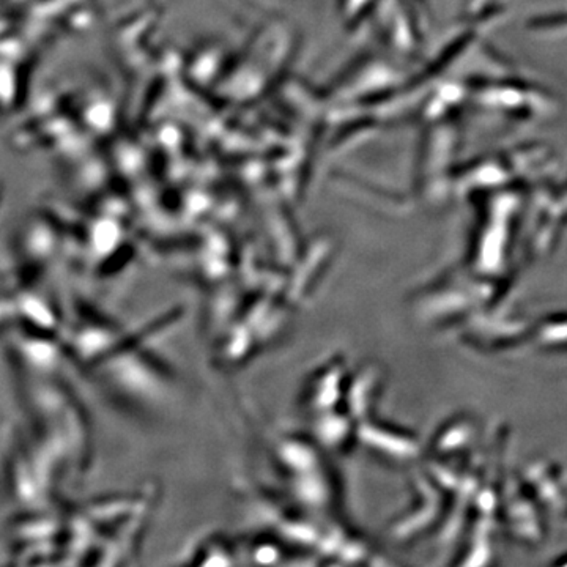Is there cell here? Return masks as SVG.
I'll return each instance as SVG.
<instances>
[{
  "label": "cell",
  "instance_id": "obj_3",
  "mask_svg": "<svg viewBox=\"0 0 567 567\" xmlns=\"http://www.w3.org/2000/svg\"><path fill=\"white\" fill-rule=\"evenodd\" d=\"M290 478V490L301 506L314 510H325L331 506L335 500V487L322 466Z\"/></svg>",
  "mask_w": 567,
  "mask_h": 567
},
{
  "label": "cell",
  "instance_id": "obj_1",
  "mask_svg": "<svg viewBox=\"0 0 567 567\" xmlns=\"http://www.w3.org/2000/svg\"><path fill=\"white\" fill-rule=\"evenodd\" d=\"M347 377L342 363L328 364L322 371H318L314 378L310 380L306 397L308 408L312 413H322V411L335 410L337 403L344 400L347 383L344 378Z\"/></svg>",
  "mask_w": 567,
  "mask_h": 567
},
{
  "label": "cell",
  "instance_id": "obj_5",
  "mask_svg": "<svg viewBox=\"0 0 567 567\" xmlns=\"http://www.w3.org/2000/svg\"><path fill=\"white\" fill-rule=\"evenodd\" d=\"M381 374L377 366H367L359 371L350 383H347L344 400L349 403V415L352 417L366 420L367 411L372 405L374 397L380 391Z\"/></svg>",
  "mask_w": 567,
  "mask_h": 567
},
{
  "label": "cell",
  "instance_id": "obj_2",
  "mask_svg": "<svg viewBox=\"0 0 567 567\" xmlns=\"http://www.w3.org/2000/svg\"><path fill=\"white\" fill-rule=\"evenodd\" d=\"M357 437L363 439V443L377 449L383 456L393 457L395 460H405L415 456L416 446L413 439H410L403 432L385 427V425L374 424L371 421H361L357 429Z\"/></svg>",
  "mask_w": 567,
  "mask_h": 567
},
{
  "label": "cell",
  "instance_id": "obj_8",
  "mask_svg": "<svg viewBox=\"0 0 567 567\" xmlns=\"http://www.w3.org/2000/svg\"><path fill=\"white\" fill-rule=\"evenodd\" d=\"M211 553H213V549H210V550L207 551V555H205V556H208V559H207V561H205V564H213V555H211ZM216 553H221V555H225V553H229V550H225V549L221 547V545L216 544L215 555H216ZM227 556H229V555H227Z\"/></svg>",
  "mask_w": 567,
  "mask_h": 567
},
{
  "label": "cell",
  "instance_id": "obj_4",
  "mask_svg": "<svg viewBox=\"0 0 567 567\" xmlns=\"http://www.w3.org/2000/svg\"><path fill=\"white\" fill-rule=\"evenodd\" d=\"M276 459L278 464L286 470L290 476L315 470L322 466V459L318 456L315 442H304L301 438H282L276 444Z\"/></svg>",
  "mask_w": 567,
  "mask_h": 567
},
{
  "label": "cell",
  "instance_id": "obj_6",
  "mask_svg": "<svg viewBox=\"0 0 567 567\" xmlns=\"http://www.w3.org/2000/svg\"><path fill=\"white\" fill-rule=\"evenodd\" d=\"M312 429H314L315 442L330 449L344 448L353 435L357 437V429L353 427V417L347 413L339 415L336 408L315 413Z\"/></svg>",
  "mask_w": 567,
  "mask_h": 567
},
{
  "label": "cell",
  "instance_id": "obj_7",
  "mask_svg": "<svg viewBox=\"0 0 567 567\" xmlns=\"http://www.w3.org/2000/svg\"><path fill=\"white\" fill-rule=\"evenodd\" d=\"M252 555L255 556V561L262 564L276 563L279 559V549L274 547L271 544H264L254 550Z\"/></svg>",
  "mask_w": 567,
  "mask_h": 567
}]
</instances>
